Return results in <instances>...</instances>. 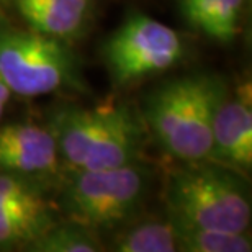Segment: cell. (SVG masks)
Returning a JSON list of instances; mask_svg holds the SVG:
<instances>
[{
    "label": "cell",
    "mask_w": 252,
    "mask_h": 252,
    "mask_svg": "<svg viewBox=\"0 0 252 252\" xmlns=\"http://www.w3.org/2000/svg\"><path fill=\"white\" fill-rule=\"evenodd\" d=\"M103 249L95 231L74 221L54 223L25 248V251L32 252H98Z\"/></svg>",
    "instance_id": "14"
},
{
    "label": "cell",
    "mask_w": 252,
    "mask_h": 252,
    "mask_svg": "<svg viewBox=\"0 0 252 252\" xmlns=\"http://www.w3.org/2000/svg\"><path fill=\"white\" fill-rule=\"evenodd\" d=\"M10 98H12V90L8 89V85L5 84V80L2 79V75H0V120L3 117L5 108H7Z\"/></svg>",
    "instance_id": "15"
},
{
    "label": "cell",
    "mask_w": 252,
    "mask_h": 252,
    "mask_svg": "<svg viewBox=\"0 0 252 252\" xmlns=\"http://www.w3.org/2000/svg\"><path fill=\"white\" fill-rule=\"evenodd\" d=\"M185 53L180 34L144 13H131L105 41L102 54L113 84L128 85L172 69Z\"/></svg>",
    "instance_id": "6"
},
{
    "label": "cell",
    "mask_w": 252,
    "mask_h": 252,
    "mask_svg": "<svg viewBox=\"0 0 252 252\" xmlns=\"http://www.w3.org/2000/svg\"><path fill=\"white\" fill-rule=\"evenodd\" d=\"M246 0H179V8L191 28L216 43H231L239 34Z\"/></svg>",
    "instance_id": "11"
},
{
    "label": "cell",
    "mask_w": 252,
    "mask_h": 252,
    "mask_svg": "<svg viewBox=\"0 0 252 252\" xmlns=\"http://www.w3.org/2000/svg\"><path fill=\"white\" fill-rule=\"evenodd\" d=\"M144 122L125 103L65 108L51 123L59 158L69 170H98L136 162L144 146Z\"/></svg>",
    "instance_id": "2"
},
{
    "label": "cell",
    "mask_w": 252,
    "mask_h": 252,
    "mask_svg": "<svg viewBox=\"0 0 252 252\" xmlns=\"http://www.w3.org/2000/svg\"><path fill=\"white\" fill-rule=\"evenodd\" d=\"M184 164L167 180L169 218L195 228L249 231L252 205L243 174L213 160Z\"/></svg>",
    "instance_id": "3"
},
{
    "label": "cell",
    "mask_w": 252,
    "mask_h": 252,
    "mask_svg": "<svg viewBox=\"0 0 252 252\" xmlns=\"http://www.w3.org/2000/svg\"><path fill=\"white\" fill-rule=\"evenodd\" d=\"M7 2H8V0H0V8H2V7H3V5H5V3H7Z\"/></svg>",
    "instance_id": "16"
},
{
    "label": "cell",
    "mask_w": 252,
    "mask_h": 252,
    "mask_svg": "<svg viewBox=\"0 0 252 252\" xmlns=\"http://www.w3.org/2000/svg\"><path fill=\"white\" fill-rule=\"evenodd\" d=\"M94 3L95 0H13L30 30L65 43L87 30Z\"/></svg>",
    "instance_id": "10"
},
{
    "label": "cell",
    "mask_w": 252,
    "mask_h": 252,
    "mask_svg": "<svg viewBox=\"0 0 252 252\" xmlns=\"http://www.w3.org/2000/svg\"><path fill=\"white\" fill-rule=\"evenodd\" d=\"M110 249L117 252H177L174 223L167 220H141L117 226Z\"/></svg>",
    "instance_id": "12"
},
{
    "label": "cell",
    "mask_w": 252,
    "mask_h": 252,
    "mask_svg": "<svg viewBox=\"0 0 252 252\" xmlns=\"http://www.w3.org/2000/svg\"><path fill=\"white\" fill-rule=\"evenodd\" d=\"M54 223L53 206L36 180L0 174V249H23Z\"/></svg>",
    "instance_id": "7"
},
{
    "label": "cell",
    "mask_w": 252,
    "mask_h": 252,
    "mask_svg": "<svg viewBox=\"0 0 252 252\" xmlns=\"http://www.w3.org/2000/svg\"><path fill=\"white\" fill-rule=\"evenodd\" d=\"M0 75L22 97L80 89L77 61L67 43L30 28H0Z\"/></svg>",
    "instance_id": "5"
},
{
    "label": "cell",
    "mask_w": 252,
    "mask_h": 252,
    "mask_svg": "<svg viewBox=\"0 0 252 252\" xmlns=\"http://www.w3.org/2000/svg\"><path fill=\"white\" fill-rule=\"evenodd\" d=\"M151 174L141 160L98 170H69L59 206L69 221L97 231L126 223L148 196Z\"/></svg>",
    "instance_id": "4"
},
{
    "label": "cell",
    "mask_w": 252,
    "mask_h": 252,
    "mask_svg": "<svg viewBox=\"0 0 252 252\" xmlns=\"http://www.w3.org/2000/svg\"><path fill=\"white\" fill-rule=\"evenodd\" d=\"M226 92L223 79L211 74L167 80L146 100L143 122L174 159L208 160L215 115Z\"/></svg>",
    "instance_id": "1"
},
{
    "label": "cell",
    "mask_w": 252,
    "mask_h": 252,
    "mask_svg": "<svg viewBox=\"0 0 252 252\" xmlns=\"http://www.w3.org/2000/svg\"><path fill=\"white\" fill-rule=\"evenodd\" d=\"M174 228H175V236H177V248L182 252H249L252 251V241H251L249 231L233 233V231L195 228V226H185L179 223H174Z\"/></svg>",
    "instance_id": "13"
},
{
    "label": "cell",
    "mask_w": 252,
    "mask_h": 252,
    "mask_svg": "<svg viewBox=\"0 0 252 252\" xmlns=\"http://www.w3.org/2000/svg\"><path fill=\"white\" fill-rule=\"evenodd\" d=\"M61 165L51 128L34 123L0 126V174L39 180L51 177Z\"/></svg>",
    "instance_id": "8"
},
{
    "label": "cell",
    "mask_w": 252,
    "mask_h": 252,
    "mask_svg": "<svg viewBox=\"0 0 252 252\" xmlns=\"http://www.w3.org/2000/svg\"><path fill=\"white\" fill-rule=\"evenodd\" d=\"M244 174L252 167L251 87L226 92L215 115L210 159Z\"/></svg>",
    "instance_id": "9"
}]
</instances>
